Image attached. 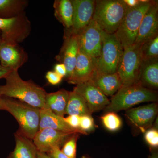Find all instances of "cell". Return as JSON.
<instances>
[{"label": "cell", "mask_w": 158, "mask_h": 158, "mask_svg": "<svg viewBox=\"0 0 158 158\" xmlns=\"http://www.w3.org/2000/svg\"><path fill=\"white\" fill-rule=\"evenodd\" d=\"M64 44L62 46L58 59H61L67 70L65 77L67 80L71 76L75 66L79 50L77 34H72L66 31L64 36Z\"/></svg>", "instance_id": "obj_17"}, {"label": "cell", "mask_w": 158, "mask_h": 158, "mask_svg": "<svg viewBox=\"0 0 158 158\" xmlns=\"http://www.w3.org/2000/svg\"><path fill=\"white\" fill-rule=\"evenodd\" d=\"M158 94L155 90L143 87L139 83L121 88L112 97L110 104L105 109L108 112H119L130 109L141 103L157 101Z\"/></svg>", "instance_id": "obj_3"}, {"label": "cell", "mask_w": 158, "mask_h": 158, "mask_svg": "<svg viewBox=\"0 0 158 158\" xmlns=\"http://www.w3.org/2000/svg\"><path fill=\"white\" fill-rule=\"evenodd\" d=\"M91 81L106 96H113L122 87L118 73H106L97 70Z\"/></svg>", "instance_id": "obj_19"}, {"label": "cell", "mask_w": 158, "mask_h": 158, "mask_svg": "<svg viewBox=\"0 0 158 158\" xmlns=\"http://www.w3.org/2000/svg\"><path fill=\"white\" fill-rule=\"evenodd\" d=\"M100 54L95 59L97 70L106 73L117 72L123 49L115 34L102 31Z\"/></svg>", "instance_id": "obj_6"}, {"label": "cell", "mask_w": 158, "mask_h": 158, "mask_svg": "<svg viewBox=\"0 0 158 158\" xmlns=\"http://www.w3.org/2000/svg\"><path fill=\"white\" fill-rule=\"evenodd\" d=\"M153 2L141 0V3L135 7L127 6L124 17L114 34L123 49L135 44L142 20Z\"/></svg>", "instance_id": "obj_5"}, {"label": "cell", "mask_w": 158, "mask_h": 158, "mask_svg": "<svg viewBox=\"0 0 158 158\" xmlns=\"http://www.w3.org/2000/svg\"><path fill=\"white\" fill-rule=\"evenodd\" d=\"M138 83L152 90L158 88V59L141 61Z\"/></svg>", "instance_id": "obj_21"}, {"label": "cell", "mask_w": 158, "mask_h": 158, "mask_svg": "<svg viewBox=\"0 0 158 158\" xmlns=\"http://www.w3.org/2000/svg\"><path fill=\"white\" fill-rule=\"evenodd\" d=\"M79 134L75 133L72 135L65 141L61 149V151L69 158H76L77 143Z\"/></svg>", "instance_id": "obj_28"}, {"label": "cell", "mask_w": 158, "mask_h": 158, "mask_svg": "<svg viewBox=\"0 0 158 158\" xmlns=\"http://www.w3.org/2000/svg\"><path fill=\"white\" fill-rule=\"evenodd\" d=\"M144 138L150 146L152 147H158V131L156 129L152 128L146 131Z\"/></svg>", "instance_id": "obj_30"}, {"label": "cell", "mask_w": 158, "mask_h": 158, "mask_svg": "<svg viewBox=\"0 0 158 158\" xmlns=\"http://www.w3.org/2000/svg\"><path fill=\"white\" fill-rule=\"evenodd\" d=\"M47 154L52 158H69L61 151V148L59 147L54 148Z\"/></svg>", "instance_id": "obj_33"}, {"label": "cell", "mask_w": 158, "mask_h": 158, "mask_svg": "<svg viewBox=\"0 0 158 158\" xmlns=\"http://www.w3.org/2000/svg\"><path fill=\"white\" fill-rule=\"evenodd\" d=\"M158 35V2L153 1L142 20L134 44L141 46Z\"/></svg>", "instance_id": "obj_13"}, {"label": "cell", "mask_w": 158, "mask_h": 158, "mask_svg": "<svg viewBox=\"0 0 158 158\" xmlns=\"http://www.w3.org/2000/svg\"><path fill=\"white\" fill-rule=\"evenodd\" d=\"M125 3L128 7H134L141 3V0H124Z\"/></svg>", "instance_id": "obj_35"}, {"label": "cell", "mask_w": 158, "mask_h": 158, "mask_svg": "<svg viewBox=\"0 0 158 158\" xmlns=\"http://www.w3.org/2000/svg\"><path fill=\"white\" fill-rule=\"evenodd\" d=\"M15 146L7 158H37L38 151L33 141L19 131L14 134Z\"/></svg>", "instance_id": "obj_20"}, {"label": "cell", "mask_w": 158, "mask_h": 158, "mask_svg": "<svg viewBox=\"0 0 158 158\" xmlns=\"http://www.w3.org/2000/svg\"><path fill=\"white\" fill-rule=\"evenodd\" d=\"M73 134L52 129L44 128L38 131L32 141L38 151L47 153L54 148H61L66 140Z\"/></svg>", "instance_id": "obj_12"}, {"label": "cell", "mask_w": 158, "mask_h": 158, "mask_svg": "<svg viewBox=\"0 0 158 158\" xmlns=\"http://www.w3.org/2000/svg\"><path fill=\"white\" fill-rule=\"evenodd\" d=\"M69 94V91L64 89L56 92L47 93L44 108L49 109L58 116L64 117Z\"/></svg>", "instance_id": "obj_22"}, {"label": "cell", "mask_w": 158, "mask_h": 158, "mask_svg": "<svg viewBox=\"0 0 158 158\" xmlns=\"http://www.w3.org/2000/svg\"><path fill=\"white\" fill-rule=\"evenodd\" d=\"M11 71L7 69L0 65V79L5 78L6 76L11 72Z\"/></svg>", "instance_id": "obj_36"}, {"label": "cell", "mask_w": 158, "mask_h": 158, "mask_svg": "<svg viewBox=\"0 0 158 158\" xmlns=\"http://www.w3.org/2000/svg\"><path fill=\"white\" fill-rule=\"evenodd\" d=\"M81 158H90L88 157V156H83Z\"/></svg>", "instance_id": "obj_39"}, {"label": "cell", "mask_w": 158, "mask_h": 158, "mask_svg": "<svg viewBox=\"0 0 158 158\" xmlns=\"http://www.w3.org/2000/svg\"><path fill=\"white\" fill-rule=\"evenodd\" d=\"M1 43H2V39L0 38V45H1Z\"/></svg>", "instance_id": "obj_41"}, {"label": "cell", "mask_w": 158, "mask_h": 158, "mask_svg": "<svg viewBox=\"0 0 158 158\" xmlns=\"http://www.w3.org/2000/svg\"><path fill=\"white\" fill-rule=\"evenodd\" d=\"M73 90L84 98L92 114L104 110L110 104V100L91 80L76 85Z\"/></svg>", "instance_id": "obj_10"}, {"label": "cell", "mask_w": 158, "mask_h": 158, "mask_svg": "<svg viewBox=\"0 0 158 158\" xmlns=\"http://www.w3.org/2000/svg\"><path fill=\"white\" fill-rule=\"evenodd\" d=\"M140 46L134 44L123 49L117 72L122 82V87H128L139 81L141 63Z\"/></svg>", "instance_id": "obj_7"}, {"label": "cell", "mask_w": 158, "mask_h": 158, "mask_svg": "<svg viewBox=\"0 0 158 158\" xmlns=\"http://www.w3.org/2000/svg\"><path fill=\"white\" fill-rule=\"evenodd\" d=\"M64 118L66 123L70 127L74 129L80 130V116L77 115H69L67 117H64Z\"/></svg>", "instance_id": "obj_32"}, {"label": "cell", "mask_w": 158, "mask_h": 158, "mask_svg": "<svg viewBox=\"0 0 158 158\" xmlns=\"http://www.w3.org/2000/svg\"><path fill=\"white\" fill-rule=\"evenodd\" d=\"M103 124L110 131H116L122 126L121 118L114 112H108L101 117Z\"/></svg>", "instance_id": "obj_27"}, {"label": "cell", "mask_w": 158, "mask_h": 158, "mask_svg": "<svg viewBox=\"0 0 158 158\" xmlns=\"http://www.w3.org/2000/svg\"><path fill=\"white\" fill-rule=\"evenodd\" d=\"M27 59V53L18 44L2 41L0 61L3 67L11 71L18 70Z\"/></svg>", "instance_id": "obj_14"}, {"label": "cell", "mask_w": 158, "mask_h": 158, "mask_svg": "<svg viewBox=\"0 0 158 158\" xmlns=\"http://www.w3.org/2000/svg\"><path fill=\"white\" fill-rule=\"evenodd\" d=\"M95 59L79 50L73 72L67 80L68 83L77 85L91 80L97 71Z\"/></svg>", "instance_id": "obj_15"}, {"label": "cell", "mask_w": 158, "mask_h": 158, "mask_svg": "<svg viewBox=\"0 0 158 158\" xmlns=\"http://www.w3.org/2000/svg\"><path fill=\"white\" fill-rule=\"evenodd\" d=\"M46 78L49 84L56 85L61 83L63 78L56 73L54 71H49L47 73Z\"/></svg>", "instance_id": "obj_31"}, {"label": "cell", "mask_w": 158, "mask_h": 158, "mask_svg": "<svg viewBox=\"0 0 158 158\" xmlns=\"http://www.w3.org/2000/svg\"><path fill=\"white\" fill-rule=\"evenodd\" d=\"M55 17L65 28L69 30L73 26V6L70 0H56L53 4Z\"/></svg>", "instance_id": "obj_23"}, {"label": "cell", "mask_w": 158, "mask_h": 158, "mask_svg": "<svg viewBox=\"0 0 158 158\" xmlns=\"http://www.w3.org/2000/svg\"><path fill=\"white\" fill-rule=\"evenodd\" d=\"M37 158H52L45 152L38 151L37 154Z\"/></svg>", "instance_id": "obj_37"}, {"label": "cell", "mask_w": 158, "mask_h": 158, "mask_svg": "<svg viewBox=\"0 0 158 158\" xmlns=\"http://www.w3.org/2000/svg\"><path fill=\"white\" fill-rule=\"evenodd\" d=\"M127 8L124 0H97L93 19L104 32L115 34Z\"/></svg>", "instance_id": "obj_4"}, {"label": "cell", "mask_w": 158, "mask_h": 158, "mask_svg": "<svg viewBox=\"0 0 158 158\" xmlns=\"http://www.w3.org/2000/svg\"><path fill=\"white\" fill-rule=\"evenodd\" d=\"M158 105L152 103L127 110L126 116L142 132L152 126L158 113Z\"/></svg>", "instance_id": "obj_16"}, {"label": "cell", "mask_w": 158, "mask_h": 158, "mask_svg": "<svg viewBox=\"0 0 158 158\" xmlns=\"http://www.w3.org/2000/svg\"><path fill=\"white\" fill-rule=\"evenodd\" d=\"M64 118L56 115L49 109L41 108L40 109L39 130L50 128L65 133L87 135V133L81 130H76L70 127L65 121Z\"/></svg>", "instance_id": "obj_18"}, {"label": "cell", "mask_w": 158, "mask_h": 158, "mask_svg": "<svg viewBox=\"0 0 158 158\" xmlns=\"http://www.w3.org/2000/svg\"><path fill=\"white\" fill-rule=\"evenodd\" d=\"M65 114L69 115H77L79 116H91L88 106L85 100L80 94L74 90L69 91V97Z\"/></svg>", "instance_id": "obj_24"}, {"label": "cell", "mask_w": 158, "mask_h": 158, "mask_svg": "<svg viewBox=\"0 0 158 158\" xmlns=\"http://www.w3.org/2000/svg\"><path fill=\"white\" fill-rule=\"evenodd\" d=\"M140 51L142 61L158 59V35L142 44Z\"/></svg>", "instance_id": "obj_26"}, {"label": "cell", "mask_w": 158, "mask_h": 158, "mask_svg": "<svg viewBox=\"0 0 158 158\" xmlns=\"http://www.w3.org/2000/svg\"><path fill=\"white\" fill-rule=\"evenodd\" d=\"M6 84L0 86V95L16 99L29 105L41 109L44 107L45 90L31 81H25L18 70L11 71L5 78Z\"/></svg>", "instance_id": "obj_1"}, {"label": "cell", "mask_w": 158, "mask_h": 158, "mask_svg": "<svg viewBox=\"0 0 158 158\" xmlns=\"http://www.w3.org/2000/svg\"><path fill=\"white\" fill-rule=\"evenodd\" d=\"M94 119L90 116H80V129L87 133L94 129Z\"/></svg>", "instance_id": "obj_29"}, {"label": "cell", "mask_w": 158, "mask_h": 158, "mask_svg": "<svg viewBox=\"0 0 158 158\" xmlns=\"http://www.w3.org/2000/svg\"><path fill=\"white\" fill-rule=\"evenodd\" d=\"M2 96L0 95V110H1V101H2Z\"/></svg>", "instance_id": "obj_40"}, {"label": "cell", "mask_w": 158, "mask_h": 158, "mask_svg": "<svg viewBox=\"0 0 158 158\" xmlns=\"http://www.w3.org/2000/svg\"><path fill=\"white\" fill-rule=\"evenodd\" d=\"M54 71L62 78L66 77L67 75L66 67L62 63H58L55 65Z\"/></svg>", "instance_id": "obj_34"}, {"label": "cell", "mask_w": 158, "mask_h": 158, "mask_svg": "<svg viewBox=\"0 0 158 158\" xmlns=\"http://www.w3.org/2000/svg\"><path fill=\"white\" fill-rule=\"evenodd\" d=\"M0 30L2 41L18 44L30 34L31 23L25 12L10 18H0Z\"/></svg>", "instance_id": "obj_8"}, {"label": "cell", "mask_w": 158, "mask_h": 158, "mask_svg": "<svg viewBox=\"0 0 158 158\" xmlns=\"http://www.w3.org/2000/svg\"><path fill=\"white\" fill-rule=\"evenodd\" d=\"M40 109L16 99L2 97L1 110L10 113L18 123V131L31 140L39 130Z\"/></svg>", "instance_id": "obj_2"}, {"label": "cell", "mask_w": 158, "mask_h": 158, "mask_svg": "<svg viewBox=\"0 0 158 158\" xmlns=\"http://www.w3.org/2000/svg\"><path fill=\"white\" fill-rule=\"evenodd\" d=\"M71 2L73 6V26L71 28L66 31L78 34L93 19L95 1L71 0Z\"/></svg>", "instance_id": "obj_11"}, {"label": "cell", "mask_w": 158, "mask_h": 158, "mask_svg": "<svg viewBox=\"0 0 158 158\" xmlns=\"http://www.w3.org/2000/svg\"><path fill=\"white\" fill-rule=\"evenodd\" d=\"M149 158H158L157 152L156 151H153L151 154L149 156Z\"/></svg>", "instance_id": "obj_38"}, {"label": "cell", "mask_w": 158, "mask_h": 158, "mask_svg": "<svg viewBox=\"0 0 158 158\" xmlns=\"http://www.w3.org/2000/svg\"><path fill=\"white\" fill-rule=\"evenodd\" d=\"M28 3L24 0H0V18H10L23 13Z\"/></svg>", "instance_id": "obj_25"}, {"label": "cell", "mask_w": 158, "mask_h": 158, "mask_svg": "<svg viewBox=\"0 0 158 158\" xmlns=\"http://www.w3.org/2000/svg\"><path fill=\"white\" fill-rule=\"evenodd\" d=\"M102 30L93 19L78 35L79 50L94 59L98 58L102 46Z\"/></svg>", "instance_id": "obj_9"}]
</instances>
